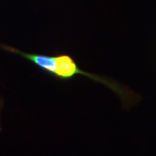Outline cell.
I'll list each match as a JSON object with an SVG mask.
<instances>
[{"label":"cell","mask_w":156,"mask_h":156,"mask_svg":"<svg viewBox=\"0 0 156 156\" xmlns=\"http://www.w3.org/2000/svg\"><path fill=\"white\" fill-rule=\"evenodd\" d=\"M3 106V100L0 98V113H1V110ZM0 131H1V126H0Z\"/></svg>","instance_id":"obj_2"},{"label":"cell","mask_w":156,"mask_h":156,"mask_svg":"<svg viewBox=\"0 0 156 156\" xmlns=\"http://www.w3.org/2000/svg\"><path fill=\"white\" fill-rule=\"evenodd\" d=\"M8 51L19 54L34 64L39 69L62 80H68L76 75H83L97 83L103 84L116 93L123 101L128 103L132 97V93L120 84L103 76L89 73L78 67L73 58L67 54H60L56 56L28 54L7 46H2Z\"/></svg>","instance_id":"obj_1"}]
</instances>
